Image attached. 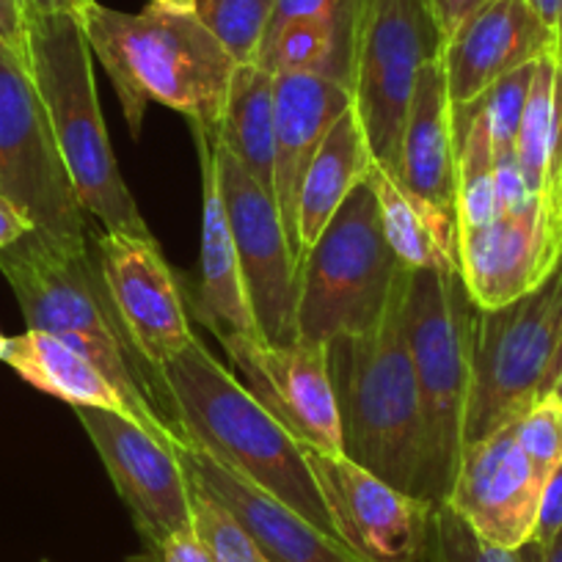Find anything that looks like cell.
Segmentation results:
<instances>
[{
	"label": "cell",
	"mask_w": 562,
	"mask_h": 562,
	"mask_svg": "<svg viewBox=\"0 0 562 562\" xmlns=\"http://www.w3.org/2000/svg\"><path fill=\"white\" fill-rule=\"evenodd\" d=\"M153 7L175 14H196V0H153Z\"/></svg>",
	"instance_id": "f6af8a7d"
},
{
	"label": "cell",
	"mask_w": 562,
	"mask_h": 562,
	"mask_svg": "<svg viewBox=\"0 0 562 562\" xmlns=\"http://www.w3.org/2000/svg\"><path fill=\"white\" fill-rule=\"evenodd\" d=\"M0 47L29 69V7L25 0H0Z\"/></svg>",
	"instance_id": "d590c367"
},
{
	"label": "cell",
	"mask_w": 562,
	"mask_h": 562,
	"mask_svg": "<svg viewBox=\"0 0 562 562\" xmlns=\"http://www.w3.org/2000/svg\"><path fill=\"white\" fill-rule=\"evenodd\" d=\"M350 0L326 12L295 18L265 36L257 64L270 75L323 72L342 80Z\"/></svg>",
	"instance_id": "83f0119b"
},
{
	"label": "cell",
	"mask_w": 562,
	"mask_h": 562,
	"mask_svg": "<svg viewBox=\"0 0 562 562\" xmlns=\"http://www.w3.org/2000/svg\"><path fill=\"white\" fill-rule=\"evenodd\" d=\"M94 0H25L29 14H72L80 18Z\"/></svg>",
	"instance_id": "b9f144b4"
},
{
	"label": "cell",
	"mask_w": 562,
	"mask_h": 562,
	"mask_svg": "<svg viewBox=\"0 0 562 562\" xmlns=\"http://www.w3.org/2000/svg\"><path fill=\"white\" fill-rule=\"evenodd\" d=\"M153 562H213L210 554L204 551L202 540L196 538V532L191 529H182V532L171 535L164 546H160L158 557Z\"/></svg>",
	"instance_id": "74e56055"
},
{
	"label": "cell",
	"mask_w": 562,
	"mask_h": 562,
	"mask_svg": "<svg viewBox=\"0 0 562 562\" xmlns=\"http://www.w3.org/2000/svg\"><path fill=\"white\" fill-rule=\"evenodd\" d=\"M221 147L235 155L243 169L273 193L276 186V113L273 75L259 64L235 69L224 119L215 133Z\"/></svg>",
	"instance_id": "4316f807"
},
{
	"label": "cell",
	"mask_w": 562,
	"mask_h": 562,
	"mask_svg": "<svg viewBox=\"0 0 562 562\" xmlns=\"http://www.w3.org/2000/svg\"><path fill=\"white\" fill-rule=\"evenodd\" d=\"M551 392H554L557 400L562 403V370H560V375H557V383H554V389H551Z\"/></svg>",
	"instance_id": "7dc6e473"
},
{
	"label": "cell",
	"mask_w": 562,
	"mask_h": 562,
	"mask_svg": "<svg viewBox=\"0 0 562 562\" xmlns=\"http://www.w3.org/2000/svg\"><path fill=\"white\" fill-rule=\"evenodd\" d=\"M477 306L461 270H411L405 293V337L414 361L425 428L422 499L445 505L463 452L472 337Z\"/></svg>",
	"instance_id": "8992f818"
},
{
	"label": "cell",
	"mask_w": 562,
	"mask_h": 562,
	"mask_svg": "<svg viewBox=\"0 0 562 562\" xmlns=\"http://www.w3.org/2000/svg\"><path fill=\"white\" fill-rule=\"evenodd\" d=\"M0 196L18 204L34 232L89 240V213L75 193L31 72L0 47Z\"/></svg>",
	"instance_id": "30bf717a"
},
{
	"label": "cell",
	"mask_w": 562,
	"mask_h": 562,
	"mask_svg": "<svg viewBox=\"0 0 562 562\" xmlns=\"http://www.w3.org/2000/svg\"><path fill=\"white\" fill-rule=\"evenodd\" d=\"M529 9H532L535 14H538L540 20H543L546 25H549L551 31H554V23H557V9H560V0H527Z\"/></svg>",
	"instance_id": "ee69618b"
},
{
	"label": "cell",
	"mask_w": 562,
	"mask_h": 562,
	"mask_svg": "<svg viewBox=\"0 0 562 562\" xmlns=\"http://www.w3.org/2000/svg\"><path fill=\"white\" fill-rule=\"evenodd\" d=\"M562 370V262L527 295L474 312L463 447L521 419Z\"/></svg>",
	"instance_id": "52a82bcc"
},
{
	"label": "cell",
	"mask_w": 562,
	"mask_h": 562,
	"mask_svg": "<svg viewBox=\"0 0 562 562\" xmlns=\"http://www.w3.org/2000/svg\"><path fill=\"white\" fill-rule=\"evenodd\" d=\"M191 524L213 562H268L259 554L246 529L237 524V518L221 502L204 494L199 485H193Z\"/></svg>",
	"instance_id": "4dcf8cb0"
},
{
	"label": "cell",
	"mask_w": 562,
	"mask_h": 562,
	"mask_svg": "<svg viewBox=\"0 0 562 562\" xmlns=\"http://www.w3.org/2000/svg\"><path fill=\"white\" fill-rule=\"evenodd\" d=\"M554 40H557V56L562 58V0L557 9V23H554Z\"/></svg>",
	"instance_id": "bcb514c9"
},
{
	"label": "cell",
	"mask_w": 562,
	"mask_h": 562,
	"mask_svg": "<svg viewBox=\"0 0 562 562\" xmlns=\"http://www.w3.org/2000/svg\"><path fill=\"white\" fill-rule=\"evenodd\" d=\"M535 61L524 64V67L513 69L505 78L496 80L483 97H480V108H483L485 119H488L491 138H494V153H516V135L518 124H521L524 105H527L529 86H532Z\"/></svg>",
	"instance_id": "836d02e7"
},
{
	"label": "cell",
	"mask_w": 562,
	"mask_h": 562,
	"mask_svg": "<svg viewBox=\"0 0 562 562\" xmlns=\"http://www.w3.org/2000/svg\"><path fill=\"white\" fill-rule=\"evenodd\" d=\"M248 392L306 447L342 452L328 348L306 339L288 345L262 337L221 339Z\"/></svg>",
	"instance_id": "5bb4252c"
},
{
	"label": "cell",
	"mask_w": 562,
	"mask_h": 562,
	"mask_svg": "<svg viewBox=\"0 0 562 562\" xmlns=\"http://www.w3.org/2000/svg\"><path fill=\"white\" fill-rule=\"evenodd\" d=\"M31 232H34V224L25 218L23 210L9 202L7 196H0V251L20 243Z\"/></svg>",
	"instance_id": "ab89813d"
},
{
	"label": "cell",
	"mask_w": 562,
	"mask_h": 562,
	"mask_svg": "<svg viewBox=\"0 0 562 562\" xmlns=\"http://www.w3.org/2000/svg\"><path fill=\"white\" fill-rule=\"evenodd\" d=\"M430 0H350L342 83L378 166L394 171L419 69L445 56Z\"/></svg>",
	"instance_id": "9c48e42d"
},
{
	"label": "cell",
	"mask_w": 562,
	"mask_h": 562,
	"mask_svg": "<svg viewBox=\"0 0 562 562\" xmlns=\"http://www.w3.org/2000/svg\"><path fill=\"white\" fill-rule=\"evenodd\" d=\"M29 72L86 213L105 232L153 240L108 138L94 80V53L80 18L29 14Z\"/></svg>",
	"instance_id": "5b68a950"
},
{
	"label": "cell",
	"mask_w": 562,
	"mask_h": 562,
	"mask_svg": "<svg viewBox=\"0 0 562 562\" xmlns=\"http://www.w3.org/2000/svg\"><path fill=\"white\" fill-rule=\"evenodd\" d=\"M516 160L529 191L562 226V58L557 53L535 61L516 135Z\"/></svg>",
	"instance_id": "d4e9b609"
},
{
	"label": "cell",
	"mask_w": 562,
	"mask_h": 562,
	"mask_svg": "<svg viewBox=\"0 0 562 562\" xmlns=\"http://www.w3.org/2000/svg\"><path fill=\"white\" fill-rule=\"evenodd\" d=\"M0 361H7L25 383L72 408H105L135 422L127 400L97 370L94 361L53 334L25 328L18 337H9Z\"/></svg>",
	"instance_id": "cb8c5ba5"
},
{
	"label": "cell",
	"mask_w": 562,
	"mask_h": 562,
	"mask_svg": "<svg viewBox=\"0 0 562 562\" xmlns=\"http://www.w3.org/2000/svg\"><path fill=\"white\" fill-rule=\"evenodd\" d=\"M403 273L383 237L375 193L364 180L301 259L299 339L328 348L339 337L370 331Z\"/></svg>",
	"instance_id": "ba28073f"
},
{
	"label": "cell",
	"mask_w": 562,
	"mask_h": 562,
	"mask_svg": "<svg viewBox=\"0 0 562 562\" xmlns=\"http://www.w3.org/2000/svg\"><path fill=\"white\" fill-rule=\"evenodd\" d=\"M7 342H9V337H3V334H0V359H3V350H7Z\"/></svg>",
	"instance_id": "c3c4849f"
},
{
	"label": "cell",
	"mask_w": 562,
	"mask_h": 562,
	"mask_svg": "<svg viewBox=\"0 0 562 562\" xmlns=\"http://www.w3.org/2000/svg\"><path fill=\"white\" fill-rule=\"evenodd\" d=\"M334 532L364 562H422L428 557L434 505L403 494L345 452L304 445Z\"/></svg>",
	"instance_id": "4fadbf2b"
},
{
	"label": "cell",
	"mask_w": 562,
	"mask_h": 562,
	"mask_svg": "<svg viewBox=\"0 0 562 562\" xmlns=\"http://www.w3.org/2000/svg\"><path fill=\"white\" fill-rule=\"evenodd\" d=\"M113 488L127 505L147 560L158 557L171 535L191 529L193 485L169 445L105 408H75Z\"/></svg>",
	"instance_id": "7c38bea8"
},
{
	"label": "cell",
	"mask_w": 562,
	"mask_h": 562,
	"mask_svg": "<svg viewBox=\"0 0 562 562\" xmlns=\"http://www.w3.org/2000/svg\"><path fill=\"white\" fill-rule=\"evenodd\" d=\"M221 193L240 259L243 281L262 339L288 345L299 339V262L273 193L265 191L235 155L215 140Z\"/></svg>",
	"instance_id": "8fae6325"
},
{
	"label": "cell",
	"mask_w": 562,
	"mask_h": 562,
	"mask_svg": "<svg viewBox=\"0 0 562 562\" xmlns=\"http://www.w3.org/2000/svg\"><path fill=\"white\" fill-rule=\"evenodd\" d=\"M334 7H339V0H276V12H273V23H270V31L290 23V20L295 18L326 12V9H334Z\"/></svg>",
	"instance_id": "60d3db41"
},
{
	"label": "cell",
	"mask_w": 562,
	"mask_h": 562,
	"mask_svg": "<svg viewBox=\"0 0 562 562\" xmlns=\"http://www.w3.org/2000/svg\"><path fill=\"white\" fill-rule=\"evenodd\" d=\"M485 0H430V7H434L436 23H439L441 34H445V42L483 7Z\"/></svg>",
	"instance_id": "f35d334b"
},
{
	"label": "cell",
	"mask_w": 562,
	"mask_h": 562,
	"mask_svg": "<svg viewBox=\"0 0 562 562\" xmlns=\"http://www.w3.org/2000/svg\"><path fill=\"white\" fill-rule=\"evenodd\" d=\"M543 480L518 447L513 428L463 447L450 505L474 532L499 549L516 551L532 540Z\"/></svg>",
	"instance_id": "2e32d148"
},
{
	"label": "cell",
	"mask_w": 562,
	"mask_h": 562,
	"mask_svg": "<svg viewBox=\"0 0 562 562\" xmlns=\"http://www.w3.org/2000/svg\"><path fill=\"white\" fill-rule=\"evenodd\" d=\"M86 40L105 67L130 133L138 135L149 102L171 108L215 138L237 64L199 23L149 3L144 12H116L91 3L83 14Z\"/></svg>",
	"instance_id": "7a4b0ae2"
},
{
	"label": "cell",
	"mask_w": 562,
	"mask_h": 562,
	"mask_svg": "<svg viewBox=\"0 0 562 562\" xmlns=\"http://www.w3.org/2000/svg\"><path fill=\"white\" fill-rule=\"evenodd\" d=\"M562 529V467L551 472V477L546 480L543 494H540L538 505V521H535L532 540L535 543L546 546L560 535Z\"/></svg>",
	"instance_id": "8d00e7d4"
},
{
	"label": "cell",
	"mask_w": 562,
	"mask_h": 562,
	"mask_svg": "<svg viewBox=\"0 0 562 562\" xmlns=\"http://www.w3.org/2000/svg\"><path fill=\"white\" fill-rule=\"evenodd\" d=\"M367 182L375 193L383 237L405 270H458V221L419 202L386 166H372Z\"/></svg>",
	"instance_id": "484cf974"
},
{
	"label": "cell",
	"mask_w": 562,
	"mask_h": 562,
	"mask_svg": "<svg viewBox=\"0 0 562 562\" xmlns=\"http://www.w3.org/2000/svg\"><path fill=\"white\" fill-rule=\"evenodd\" d=\"M458 113V232L474 229L496 218V153L488 119L480 102Z\"/></svg>",
	"instance_id": "f1b7e54d"
},
{
	"label": "cell",
	"mask_w": 562,
	"mask_h": 562,
	"mask_svg": "<svg viewBox=\"0 0 562 562\" xmlns=\"http://www.w3.org/2000/svg\"><path fill=\"white\" fill-rule=\"evenodd\" d=\"M353 108L350 89L334 75H273L276 113V186L273 199L295 254V207L301 182L323 138Z\"/></svg>",
	"instance_id": "44dd1931"
},
{
	"label": "cell",
	"mask_w": 562,
	"mask_h": 562,
	"mask_svg": "<svg viewBox=\"0 0 562 562\" xmlns=\"http://www.w3.org/2000/svg\"><path fill=\"white\" fill-rule=\"evenodd\" d=\"M518 562H562V529L551 543L540 546L535 540L524 543L521 549H516Z\"/></svg>",
	"instance_id": "7bdbcfd3"
},
{
	"label": "cell",
	"mask_w": 562,
	"mask_h": 562,
	"mask_svg": "<svg viewBox=\"0 0 562 562\" xmlns=\"http://www.w3.org/2000/svg\"><path fill=\"white\" fill-rule=\"evenodd\" d=\"M164 381L188 445L337 538L304 445L199 339L164 367Z\"/></svg>",
	"instance_id": "277c9868"
},
{
	"label": "cell",
	"mask_w": 562,
	"mask_h": 562,
	"mask_svg": "<svg viewBox=\"0 0 562 562\" xmlns=\"http://www.w3.org/2000/svg\"><path fill=\"white\" fill-rule=\"evenodd\" d=\"M408 279L411 270H405L386 312L370 331L339 337L328 345V370L337 394L345 456L403 494L422 499L425 428L405 337Z\"/></svg>",
	"instance_id": "3957f363"
},
{
	"label": "cell",
	"mask_w": 562,
	"mask_h": 562,
	"mask_svg": "<svg viewBox=\"0 0 562 562\" xmlns=\"http://www.w3.org/2000/svg\"><path fill=\"white\" fill-rule=\"evenodd\" d=\"M97 259L130 339L164 375V367L191 348L196 334L158 240L102 232L97 237Z\"/></svg>",
	"instance_id": "9a60e30c"
},
{
	"label": "cell",
	"mask_w": 562,
	"mask_h": 562,
	"mask_svg": "<svg viewBox=\"0 0 562 562\" xmlns=\"http://www.w3.org/2000/svg\"><path fill=\"white\" fill-rule=\"evenodd\" d=\"M428 562H518L516 551L480 538L450 505H436L430 516Z\"/></svg>",
	"instance_id": "1f68e13d"
},
{
	"label": "cell",
	"mask_w": 562,
	"mask_h": 562,
	"mask_svg": "<svg viewBox=\"0 0 562 562\" xmlns=\"http://www.w3.org/2000/svg\"><path fill=\"white\" fill-rule=\"evenodd\" d=\"M557 53L554 31L527 0H485L447 40L445 69L456 111L474 105L496 80Z\"/></svg>",
	"instance_id": "d6986e66"
},
{
	"label": "cell",
	"mask_w": 562,
	"mask_h": 562,
	"mask_svg": "<svg viewBox=\"0 0 562 562\" xmlns=\"http://www.w3.org/2000/svg\"><path fill=\"white\" fill-rule=\"evenodd\" d=\"M193 140H196L199 166H202V257H199L193 310L218 339L262 337L254 321L224 193H221L215 140L202 130H193Z\"/></svg>",
	"instance_id": "7402d4cb"
},
{
	"label": "cell",
	"mask_w": 562,
	"mask_h": 562,
	"mask_svg": "<svg viewBox=\"0 0 562 562\" xmlns=\"http://www.w3.org/2000/svg\"><path fill=\"white\" fill-rule=\"evenodd\" d=\"M0 273L9 281L29 328L53 334L94 361L127 400L135 425L171 450L188 445L164 375L130 339L89 240L64 243L31 232L0 251Z\"/></svg>",
	"instance_id": "6da1fadb"
},
{
	"label": "cell",
	"mask_w": 562,
	"mask_h": 562,
	"mask_svg": "<svg viewBox=\"0 0 562 562\" xmlns=\"http://www.w3.org/2000/svg\"><path fill=\"white\" fill-rule=\"evenodd\" d=\"M562 262V226L543 202L458 232V270L477 310H499L543 284Z\"/></svg>",
	"instance_id": "e0dca14e"
},
{
	"label": "cell",
	"mask_w": 562,
	"mask_h": 562,
	"mask_svg": "<svg viewBox=\"0 0 562 562\" xmlns=\"http://www.w3.org/2000/svg\"><path fill=\"white\" fill-rule=\"evenodd\" d=\"M276 0H196V18L237 67L257 64Z\"/></svg>",
	"instance_id": "f546056e"
},
{
	"label": "cell",
	"mask_w": 562,
	"mask_h": 562,
	"mask_svg": "<svg viewBox=\"0 0 562 562\" xmlns=\"http://www.w3.org/2000/svg\"><path fill=\"white\" fill-rule=\"evenodd\" d=\"M510 428L527 461L532 463L535 474L546 485L551 472L562 467V403L557 394L551 392L538 400Z\"/></svg>",
	"instance_id": "d6a6232c"
},
{
	"label": "cell",
	"mask_w": 562,
	"mask_h": 562,
	"mask_svg": "<svg viewBox=\"0 0 562 562\" xmlns=\"http://www.w3.org/2000/svg\"><path fill=\"white\" fill-rule=\"evenodd\" d=\"M372 166L375 160L367 147L364 130L350 108L323 138L301 182L299 207H295V262L301 265L304 254L315 246L337 210L367 180Z\"/></svg>",
	"instance_id": "603a6c76"
},
{
	"label": "cell",
	"mask_w": 562,
	"mask_h": 562,
	"mask_svg": "<svg viewBox=\"0 0 562 562\" xmlns=\"http://www.w3.org/2000/svg\"><path fill=\"white\" fill-rule=\"evenodd\" d=\"M175 452L191 483L237 518L268 562H364L342 540L315 527L310 518L259 485L248 483L202 447L182 445Z\"/></svg>",
	"instance_id": "ac0fdd59"
},
{
	"label": "cell",
	"mask_w": 562,
	"mask_h": 562,
	"mask_svg": "<svg viewBox=\"0 0 562 562\" xmlns=\"http://www.w3.org/2000/svg\"><path fill=\"white\" fill-rule=\"evenodd\" d=\"M496 215L507 213H521V210L532 207L535 202H540L532 191H529L527 180L521 175V166H518L516 153L496 155Z\"/></svg>",
	"instance_id": "e575fe53"
},
{
	"label": "cell",
	"mask_w": 562,
	"mask_h": 562,
	"mask_svg": "<svg viewBox=\"0 0 562 562\" xmlns=\"http://www.w3.org/2000/svg\"><path fill=\"white\" fill-rule=\"evenodd\" d=\"M458 113L445 56H439L416 75L392 175L419 202L452 221H458Z\"/></svg>",
	"instance_id": "ffe728a7"
}]
</instances>
